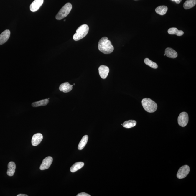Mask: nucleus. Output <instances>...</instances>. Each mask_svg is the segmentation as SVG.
Here are the masks:
<instances>
[{"label":"nucleus","instance_id":"obj_25","mask_svg":"<svg viewBox=\"0 0 196 196\" xmlns=\"http://www.w3.org/2000/svg\"><path fill=\"white\" fill-rule=\"evenodd\" d=\"M17 196H28L27 195L24 194H19L17 195Z\"/></svg>","mask_w":196,"mask_h":196},{"label":"nucleus","instance_id":"obj_3","mask_svg":"<svg viewBox=\"0 0 196 196\" xmlns=\"http://www.w3.org/2000/svg\"><path fill=\"white\" fill-rule=\"evenodd\" d=\"M89 26L87 24H83L78 28L76 33L73 36V39L75 41H78L83 38L87 35L89 32Z\"/></svg>","mask_w":196,"mask_h":196},{"label":"nucleus","instance_id":"obj_28","mask_svg":"<svg viewBox=\"0 0 196 196\" xmlns=\"http://www.w3.org/2000/svg\"><path fill=\"white\" fill-rule=\"evenodd\" d=\"M73 85H75V84H74Z\"/></svg>","mask_w":196,"mask_h":196},{"label":"nucleus","instance_id":"obj_26","mask_svg":"<svg viewBox=\"0 0 196 196\" xmlns=\"http://www.w3.org/2000/svg\"><path fill=\"white\" fill-rule=\"evenodd\" d=\"M171 1H174V0H171Z\"/></svg>","mask_w":196,"mask_h":196},{"label":"nucleus","instance_id":"obj_6","mask_svg":"<svg viewBox=\"0 0 196 196\" xmlns=\"http://www.w3.org/2000/svg\"><path fill=\"white\" fill-rule=\"evenodd\" d=\"M190 169L189 166L185 165L180 167L177 172V176L180 179L184 178L189 174Z\"/></svg>","mask_w":196,"mask_h":196},{"label":"nucleus","instance_id":"obj_9","mask_svg":"<svg viewBox=\"0 0 196 196\" xmlns=\"http://www.w3.org/2000/svg\"><path fill=\"white\" fill-rule=\"evenodd\" d=\"M99 73L101 78L106 79L109 72V68L106 66L101 65L98 68Z\"/></svg>","mask_w":196,"mask_h":196},{"label":"nucleus","instance_id":"obj_14","mask_svg":"<svg viewBox=\"0 0 196 196\" xmlns=\"http://www.w3.org/2000/svg\"><path fill=\"white\" fill-rule=\"evenodd\" d=\"M16 164L14 162H10L9 163L8 165V170L7 171V174L9 176H13L15 172Z\"/></svg>","mask_w":196,"mask_h":196},{"label":"nucleus","instance_id":"obj_1","mask_svg":"<svg viewBox=\"0 0 196 196\" xmlns=\"http://www.w3.org/2000/svg\"><path fill=\"white\" fill-rule=\"evenodd\" d=\"M99 50L104 54H111L114 51L113 46L108 37H102L99 41L98 44Z\"/></svg>","mask_w":196,"mask_h":196},{"label":"nucleus","instance_id":"obj_20","mask_svg":"<svg viewBox=\"0 0 196 196\" xmlns=\"http://www.w3.org/2000/svg\"><path fill=\"white\" fill-rule=\"evenodd\" d=\"M49 103V100L48 99L40 100L32 103V106L33 107H37L42 106H45L48 104Z\"/></svg>","mask_w":196,"mask_h":196},{"label":"nucleus","instance_id":"obj_23","mask_svg":"<svg viewBox=\"0 0 196 196\" xmlns=\"http://www.w3.org/2000/svg\"><path fill=\"white\" fill-rule=\"evenodd\" d=\"M77 196H90L91 195H89V194L86 193L85 192H82V193H79L77 195Z\"/></svg>","mask_w":196,"mask_h":196},{"label":"nucleus","instance_id":"obj_2","mask_svg":"<svg viewBox=\"0 0 196 196\" xmlns=\"http://www.w3.org/2000/svg\"><path fill=\"white\" fill-rule=\"evenodd\" d=\"M142 106L144 109L149 113H153L157 110V105L151 99L144 98L142 101Z\"/></svg>","mask_w":196,"mask_h":196},{"label":"nucleus","instance_id":"obj_4","mask_svg":"<svg viewBox=\"0 0 196 196\" xmlns=\"http://www.w3.org/2000/svg\"><path fill=\"white\" fill-rule=\"evenodd\" d=\"M72 9V5L70 3H67L62 7L56 16V19L60 20L67 16Z\"/></svg>","mask_w":196,"mask_h":196},{"label":"nucleus","instance_id":"obj_12","mask_svg":"<svg viewBox=\"0 0 196 196\" xmlns=\"http://www.w3.org/2000/svg\"><path fill=\"white\" fill-rule=\"evenodd\" d=\"M73 87V85H71L68 82H65L60 85L59 89L60 91L64 93H68L72 90Z\"/></svg>","mask_w":196,"mask_h":196},{"label":"nucleus","instance_id":"obj_16","mask_svg":"<svg viewBox=\"0 0 196 196\" xmlns=\"http://www.w3.org/2000/svg\"><path fill=\"white\" fill-rule=\"evenodd\" d=\"M196 0H187L183 4V7L186 10L190 9L195 6Z\"/></svg>","mask_w":196,"mask_h":196},{"label":"nucleus","instance_id":"obj_21","mask_svg":"<svg viewBox=\"0 0 196 196\" xmlns=\"http://www.w3.org/2000/svg\"><path fill=\"white\" fill-rule=\"evenodd\" d=\"M137 124V122L133 120H130L125 121L123 123V127L126 128H130L134 127Z\"/></svg>","mask_w":196,"mask_h":196},{"label":"nucleus","instance_id":"obj_19","mask_svg":"<svg viewBox=\"0 0 196 196\" xmlns=\"http://www.w3.org/2000/svg\"><path fill=\"white\" fill-rule=\"evenodd\" d=\"M168 33L170 34H176L178 36H181L184 34L182 31L179 30L176 28H171L168 30Z\"/></svg>","mask_w":196,"mask_h":196},{"label":"nucleus","instance_id":"obj_11","mask_svg":"<svg viewBox=\"0 0 196 196\" xmlns=\"http://www.w3.org/2000/svg\"><path fill=\"white\" fill-rule=\"evenodd\" d=\"M10 31L6 30L0 34V45L4 44L7 41L10 37Z\"/></svg>","mask_w":196,"mask_h":196},{"label":"nucleus","instance_id":"obj_17","mask_svg":"<svg viewBox=\"0 0 196 196\" xmlns=\"http://www.w3.org/2000/svg\"><path fill=\"white\" fill-rule=\"evenodd\" d=\"M168 8L165 6H161L157 7L156 12L157 14L161 15H165L167 12Z\"/></svg>","mask_w":196,"mask_h":196},{"label":"nucleus","instance_id":"obj_22","mask_svg":"<svg viewBox=\"0 0 196 196\" xmlns=\"http://www.w3.org/2000/svg\"><path fill=\"white\" fill-rule=\"evenodd\" d=\"M144 62L146 64L148 65L149 66L151 67V68L154 69H157L158 68V66L156 62H153L148 58H146L144 59Z\"/></svg>","mask_w":196,"mask_h":196},{"label":"nucleus","instance_id":"obj_18","mask_svg":"<svg viewBox=\"0 0 196 196\" xmlns=\"http://www.w3.org/2000/svg\"><path fill=\"white\" fill-rule=\"evenodd\" d=\"M88 136L87 135H85L83 136L82 139L80 141L79 144H78V149L79 150H82L84 148L85 146L88 141Z\"/></svg>","mask_w":196,"mask_h":196},{"label":"nucleus","instance_id":"obj_7","mask_svg":"<svg viewBox=\"0 0 196 196\" xmlns=\"http://www.w3.org/2000/svg\"><path fill=\"white\" fill-rule=\"evenodd\" d=\"M53 162V158L51 157L48 156L45 158L40 165V170H44L49 169Z\"/></svg>","mask_w":196,"mask_h":196},{"label":"nucleus","instance_id":"obj_10","mask_svg":"<svg viewBox=\"0 0 196 196\" xmlns=\"http://www.w3.org/2000/svg\"><path fill=\"white\" fill-rule=\"evenodd\" d=\"M43 139V136L40 133L34 134L32 139V144L33 146H37L42 142Z\"/></svg>","mask_w":196,"mask_h":196},{"label":"nucleus","instance_id":"obj_8","mask_svg":"<svg viewBox=\"0 0 196 196\" xmlns=\"http://www.w3.org/2000/svg\"><path fill=\"white\" fill-rule=\"evenodd\" d=\"M44 0H34L30 6V9L31 11H37L43 4Z\"/></svg>","mask_w":196,"mask_h":196},{"label":"nucleus","instance_id":"obj_24","mask_svg":"<svg viewBox=\"0 0 196 196\" xmlns=\"http://www.w3.org/2000/svg\"><path fill=\"white\" fill-rule=\"evenodd\" d=\"M181 1L182 0H174V1H175V2L177 4H180Z\"/></svg>","mask_w":196,"mask_h":196},{"label":"nucleus","instance_id":"obj_5","mask_svg":"<svg viewBox=\"0 0 196 196\" xmlns=\"http://www.w3.org/2000/svg\"><path fill=\"white\" fill-rule=\"evenodd\" d=\"M188 122H189V116L187 113L186 112L181 113L178 117V124L180 126L184 127L187 125Z\"/></svg>","mask_w":196,"mask_h":196},{"label":"nucleus","instance_id":"obj_13","mask_svg":"<svg viewBox=\"0 0 196 196\" xmlns=\"http://www.w3.org/2000/svg\"><path fill=\"white\" fill-rule=\"evenodd\" d=\"M166 56L170 58L175 59L178 56V54L175 50L171 48H167L165 50Z\"/></svg>","mask_w":196,"mask_h":196},{"label":"nucleus","instance_id":"obj_27","mask_svg":"<svg viewBox=\"0 0 196 196\" xmlns=\"http://www.w3.org/2000/svg\"><path fill=\"white\" fill-rule=\"evenodd\" d=\"M164 56H166V55H165V54H164Z\"/></svg>","mask_w":196,"mask_h":196},{"label":"nucleus","instance_id":"obj_15","mask_svg":"<svg viewBox=\"0 0 196 196\" xmlns=\"http://www.w3.org/2000/svg\"><path fill=\"white\" fill-rule=\"evenodd\" d=\"M84 164L83 162H77L74 164L70 167V171L72 172H75L80 170L84 167Z\"/></svg>","mask_w":196,"mask_h":196}]
</instances>
